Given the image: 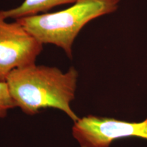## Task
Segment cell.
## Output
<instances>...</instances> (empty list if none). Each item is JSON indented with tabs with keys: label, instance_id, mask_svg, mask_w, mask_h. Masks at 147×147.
I'll return each mask as SVG.
<instances>
[{
	"label": "cell",
	"instance_id": "3",
	"mask_svg": "<svg viewBox=\"0 0 147 147\" xmlns=\"http://www.w3.org/2000/svg\"><path fill=\"white\" fill-rule=\"evenodd\" d=\"M71 131L80 147H109L117 139L147 140V118L136 123L90 115L74 121Z\"/></svg>",
	"mask_w": 147,
	"mask_h": 147
},
{
	"label": "cell",
	"instance_id": "6",
	"mask_svg": "<svg viewBox=\"0 0 147 147\" xmlns=\"http://www.w3.org/2000/svg\"><path fill=\"white\" fill-rule=\"evenodd\" d=\"M15 107L8 84L5 81L0 80V119L4 118L8 110Z\"/></svg>",
	"mask_w": 147,
	"mask_h": 147
},
{
	"label": "cell",
	"instance_id": "1",
	"mask_svg": "<svg viewBox=\"0 0 147 147\" xmlns=\"http://www.w3.org/2000/svg\"><path fill=\"white\" fill-rule=\"evenodd\" d=\"M78 77L74 67L63 72L57 67L35 63L12 70L5 82L15 106L24 113L34 115L40 110L53 108L74 122L79 117L70 104L75 99Z\"/></svg>",
	"mask_w": 147,
	"mask_h": 147
},
{
	"label": "cell",
	"instance_id": "2",
	"mask_svg": "<svg viewBox=\"0 0 147 147\" xmlns=\"http://www.w3.org/2000/svg\"><path fill=\"white\" fill-rule=\"evenodd\" d=\"M120 0H78L70 8L52 13L25 16L16 21L42 45L61 48L72 57V45L86 24L115 12Z\"/></svg>",
	"mask_w": 147,
	"mask_h": 147
},
{
	"label": "cell",
	"instance_id": "4",
	"mask_svg": "<svg viewBox=\"0 0 147 147\" xmlns=\"http://www.w3.org/2000/svg\"><path fill=\"white\" fill-rule=\"evenodd\" d=\"M0 12V80L15 69L36 63L43 45L18 21L8 23Z\"/></svg>",
	"mask_w": 147,
	"mask_h": 147
},
{
	"label": "cell",
	"instance_id": "5",
	"mask_svg": "<svg viewBox=\"0 0 147 147\" xmlns=\"http://www.w3.org/2000/svg\"><path fill=\"white\" fill-rule=\"evenodd\" d=\"M78 0H25L21 5L16 8L7 10H0L5 19L18 18L45 12L58 5L75 3Z\"/></svg>",
	"mask_w": 147,
	"mask_h": 147
}]
</instances>
